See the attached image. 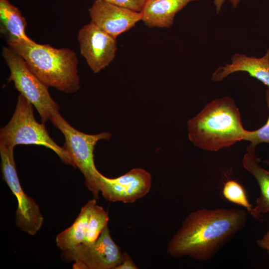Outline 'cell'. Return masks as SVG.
<instances>
[{
	"label": "cell",
	"mask_w": 269,
	"mask_h": 269,
	"mask_svg": "<svg viewBox=\"0 0 269 269\" xmlns=\"http://www.w3.org/2000/svg\"><path fill=\"white\" fill-rule=\"evenodd\" d=\"M248 213L234 208L192 211L168 242L167 253L174 258L189 257L208 261L243 229Z\"/></svg>",
	"instance_id": "6da1fadb"
},
{
	"label": "cell",
	"mask_w": 269,
	"mask_h": 269,
	"mask_svg": "<svg viewBox=\"0 0 269 269\" xmlns=\"http://www.w3.org/2000/svg\"><path fill=\"white\" fill-rule=\"evenodd\" d=\"M189 139L205 150L217 151L244 139L239 109L229 97L214 100L187 122Z\"/></svg>",
	"instance_id": "7a4b0ae2"
},
{
	"label": "cell",
	"mask_w": 269,
	"mask_h": 269,
	"mask_svg": "<svg viewBox=\"0 0 269 269\" xmlns=\"http://www.w3.org/2000/svg\"><path fill=\"white\" fill-rule=\"evenodd\" d=\"M7 44L47 87L68 94L80 89L78 59L73 50L35 41H15Z\"/></svg>",
	"instance_id": "3957f363"
},
{
	"label": "cell",
	"mask_w": 269,
	"mask_h": 269,
	"mask_svg": "<svg viewBox=\"0 0 269 269\" xmlns=\"http://www.w3.org/2000/svg\"><path fill=\"white\" fill-rule=\"evenodd\" d=\"M0 144L13 147L18 144L42 145L53 151L65 164L73 166L68 154L50 136L44 123L36 121L33 105L21 94L10 121L0 130Z\"/></svg>",
	"instance_id": "277c9868"
},
{
	"label": "cell",
	"mask_w": 269,
	"mask_h": 269,
	"mask_svg": "<svg viewBox=\"0 0 269 269\" xmlns=\"http://www.w3.org/2000/svg\"><path fill=\"white\" fill-rule=\"evenodd\" d=\"M54 127L63 134L65 138L63 148L68 154L73 164L83 174L85 186L95 199L100 192L101 173L95 164L94 151L100 140H109V132L90 134L81 132L72 127L59 113H56L50 120Z\"/></svg>",
	"instance_id": "5b68a950"
},
{
	"label": "cell",
	"mask_w": 269,
	"mask_h": 269,
	"mask_svg": "<svg viewBox=\"0 0 269 269\" xmlns=\"http://www.w3.org/2000/svg\"><path fill=\"white\" fill-rule=\"evenodd\" d=\"M1 54L10 71L8 81L13 82L20 94L34 106L42 123L50 120L59 112V106L51 97L48 87L32 72L24 60L10 47H3Z\"/></svg>",
	"instance_id": "8992f818"
},
{
	"label": "cell",
	"mask_w": 269,
	"mask_h": 269,
	"mask_svg": "<svg viewBox=\"0 0 269 269\" xmlns=\"http://www.w3.org/2000/svg\"><path fill=\"white\" fill-rule=\"evenodd\" d=\"M14 148L0 144L2 177L17 201L16 226L33 236L41 228L44 219L37 203L25 193L21 186L16 169Z\"/></svg>",
	"instance_id": "52a82bcc"
},
{
	"label": "cell",
	"mask_w": 269,
	"mask_h": 269,
	"mask_svg": "<svg viewBox=\"0 0 269 269\" xmlns=\"http://www.w3.org/2000/svg\"><path fill=\"white\" fill-rule=\"evenodd\" d=\"M122 254L107 225L95 242L88 245L82 243L62 251L61 257L65 261H74L73 269H115L121 261Z\"/></svg>",
	"instance_id": "ba28073f"
},
{
	"label": "cell",
	"mask_w": 269,
	"mask_h": 269,
	"mask_svg": "<svg viewBox=\"0 0 269 269\" xmlns=\"http://www.w3.org/2000/svg\"><path fill=\"white\" fill-rule=\"evenodd\" d=\"M77 40L81 55L94 73L105 69L115 58L116 39L91 22L79 30Z\"/></svg>",
	"instance_id": "9c48e42d"
},
{
	"label": "cell",
	"mask_w": 269,
	"mask_h": 269,
	"mask_svg": "<svg viewBox=\"0 0 269 269\" xmlns=\"http://www.w3.org/2000/svg\"><path fill=\"white\" fill-rule=\"evenodd\" d=\"M150 174L141 168H134L116 178L101 175L100 192L111 202L133 203L145 196L151 186Z\"/></svg>",
	"instance_id": "30bf717a"
},
{
	"label": "cell",
	"mask_w": 269,
	"mask_h": 269,
	"mask_svg": "<svg viewBox=\"0 0 269 269\" xmlns=\"http://www.w3.org/2000/svg\"><path fill=\"white\" fill-rule=\"evenodd\" d=\"M88 11L90 22L116 39L141 20L140 12L105 0H95Z\"/></svg>",
	"instance_id": "8fae6325"
},
{
	"label": "cell",
	"mask_w": 269,
	"mask_h": 269,
	"mask_svg": "<svg viewBox=\"0 0 269 269\" xmlns=\"http://www.w3.org/2000/svg\"><path fill=\"white\" fill-rule=\"evenodd\" d=\"M231 64L219 67L213 74L214 81H221L229 75L238 71L247 72L251 76L259 80L269 87V49L261 58L248 57L236 54Z\"/></svg>",
	"instance_id": "7c38bea8"
},
{
	"label": "cell",
	"mask_w": 269,
	"mask_h": 269,
	"mask_svg": "<svg viewBox=\"0 0 269 269\" xmlns=\"http://www.w3.org/2000/svg\"><path fill=\"white\" fill-rule=\"evenodd\" d=\"M198 0H146L141 20L149 27L169 28L176 14L189 2Z\"/></svg>",
	"instance_id": "4fadbf2b"
},
{
	"label": "cell",
	"mask_w": 269,
	"mask_h": 269,
	"mask_svg": "<svg viewBox=\"0 0 269 269\" xmlns=\"http://www.w3.org/2000/svg\"><path fill=\"white\" fill-rule=\"evenodd\" d=\"M259 161L256 154L255 147L249 145L243 158V165L255 177L260 188L256 205L250 214L257 220H260L263 214L269 212V171L260 166Z\"/></svg>",
	"instance_id": "5bb4252c"
},
{
	"label": "cell",
	"mask_w": 269,
	"mask_h": 269,
	"mask_svg": "<svg viewBox=\"0 0 269 269\" xmlns=\"http://www.w3.org/2000/svg\"><path fill=\"white\" fill-rule=\"evenodd\" d=\"M0 32L7 42L15 41H34L25 32L26 21L19 9L8 0H0Z\"/></svg>",
	"instance_id": "9a60e30c"
},
{
	"label": "cell",
	"mask_w": 269,
	"mask_h": 269,
	"mask_svg": "<svg viewBox=\"0 0 269 269\" xmlns=\"http://www.w3.org/2000/svg\"><path fill=\"white\" fill-rule=\"evenodd\" d=\"M96 204V199L89 200L81 208L72 225L57 235L56 245L62 251L73 248L83 242L92 209Z\"/></svg>",
	"instance_id": "2e32d148"
},
{
	"label": "cell",
	"mask_w": 269,
	"mask_h": 269,
	"mask_svg": "<svg viewBox=\"0 0 269 269\" xmlns=\"http://www.w3.org/2000/svg\"><path fill=\"white\" fill-rule=\"evenodd\" d=\"M109 220L108 212L102 206L96 204L92 209L82 243L88 245L95 242L108 225Z\"/></svg>",
	"instance_id": "e0dca14e"
},
{
	"label": "cell",
	"mask_w": 269,
	"mask_h": 269,
	"mask_svg": "<svg viewBox=\"0 0 269 269\" xmlns=\"http://www.w3.org/2000/svg\"><path fill=\"white\" fill-rule=\"evenodd\" d=\"M223 196L229 201L244 207L250 214L253 207L249 202L243 187L234 180H229L222 189Z\"/></svg>",
	"instance_id": "ac0fdd59"
},
{
	"label": "cell",
	"mask_w": 269,
	"mask_h": 269,
	"mask_svg": "<svg viewBox=\"0 0 269 269\" xmlns=\"http://www.w3.org/2000/svg\"><path fill=\"white\" fill-rule=\"evenodd\" d=\"M266 101L269 110V87L266 90ZM245 140L251 142V145L256 146L261 143H269V116L266 123L260 129L255 131H247Z\"/></svg>",
	"instance_id": "d6986e66"
},
{
	"label": "cell",
	"mask_w": 269,
	"mask_h": 269,
	"mask_svg": "<svg viewBox=\"0 0 269 269\" xmlns=\"http://www.w3.org/2000/svg\"><path fill=\"white\" fill-rule=\"evenodd\" d=\"M112 4L140 12L146 0H105Z\"/></svg>",
	"instance_id": "ffe728a7"
},
{
	"label": "cell",
	"mask_w": 269,
	"mask_h": 269,
	"mask_svg": "<svg viewBox=\"0 0 269 269\" xmlns=\"http://www.w3.org/2000/svg\"><path fill=\"white\" fill-rule=\"evenodd\" d=\"M138 267L132 259L130 255L126 252L122 254L120 263L115 269H137Z\"/></svg>",
	"instance_id": "44dd1931"
},
{
	"label": "cell",
	"mask_w": 269,
	"mask_h": 269,
	"mask_svg": "<svg viewBox=\"0 0 269 269\" xmlns=\"http://www.w3.org/2000/svg\"><path fill=\"white\" fill-rule=\"evenodd\" d=\"M256 243L260 248L266 251L269 254V230L262 238L257 240Z\"/></svg>",
	"instance_id": "7402d4cb"
},
{
	"label": "cell",
	"mask_w": 269,
	"mask_h": 269,
	"mask_svg": "<svg viewBox=\"0 0 269 269\" xmlns=\"http://www.w3.org/2000/svg\"><path fill=\"white\" fill-rule=\"evenodd\" d=\"M225 1V0H214V4L216 5V11L218 13L220 11L221 6Z\"/></svg>",
	"instance_id": "603a6c76"
},
{
	"label": "cell",
	"mask_w": 269,
	"mask_h": 269,
	"mask_svg": "<svg viewBox=\"0 0 269 269\" xmlns=\"http://www.w3.org/2000/svg\"><path fill=\"white\" fill-rule=\"evenodd\" d=\"M230 1L233 7H236L239 3L240 0H230Z\"/></svg>",
	"instance_id": "cb8c5ba5"
},
{
	"label": "cell",
	"mask_w": 269,
	"mask_h": 269,
	"mask_svg": "<svg viewBox=\"0 0 269 269\" xmlns=\"http://www.w3.org/2000/svg\"><path fill=\"white\" fill-rule=\"evenodd\" d=\"M264 163L267 164V165H269V160H265Z\"/></svg>",
	"instance_id": "d4e9b609"
}]
</instances>
